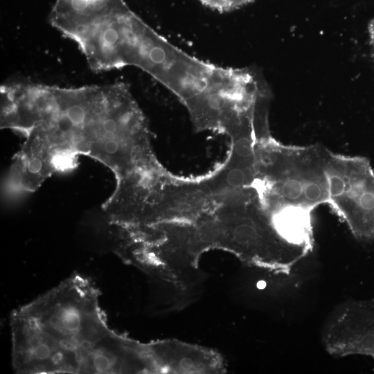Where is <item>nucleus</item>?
I'll return each mask as SVG.
<instances>
[{
  "instance_id": "nucleus-1",
  "label": "nucleus",
  "mask_w": 374,
  "mask_h": 374,
  "mask_svg": "<svg viewBox=\"0 0 374 374\" xmlns=\"http://www.w3.org/2000/svg\"><path fill=\"white\" fill-rule=\"evenodd\" d=\"M90 278L74 274L10 319L12 364L17 373H152L154 342L112 330Z\"/></svg>"
},
{
  "instance_id": "nucleus-2",
  "label": "nucleus",
  "mask_w": 374,
  "mask_h": 374,
  "mask_svg": "<svg viewBox=\"0 0 374 374\" xmlns=\"http://www.w3.org/2000/svg\"><path fill=\"white\" fill-rule=\"evenodd\" d=\"M50 20L96 71L134 65L148 72L161 43L123 0H57Z\"/></svg>"
},
{
  "instance_id": "nucleus-3",
  "label": "nucleus",
  "mask_w": 374,
  "mask_h": 374,
  "mask_svg": "<svg viewBox=\"0 0 374 374\" xmlns=\"http://www.w3.org/2000/svg\"><path fill=\"white\" fill-rule=\"evenodd\" d=\"M252 186L263 205H285L312 211L328 202L325 147L282 144L271 136L255 141Z\"/></svg>"
},
{
  "instance_id": "nucleus-4",
  "label": "nucleus",
  "mask_w": 374,
  "mask_h": 374,
  "mask_svg": "<svg viewBox=\"0 0 374 374\" xmlns=\"http://www.w3.org/2000/svg\"><path fill=\"white\" fill-rule=\"evenodd\" d=\"M328 202L361 241H374V170L368 159L325 148Z\"/></svg>"
},
{
  "instance_id": "nucleus-5",
  "label": "nucleus",
  "mask_w": 374,
  "mask_h": 374,
  "mask_svg": "<svg viewBox=\"0 0 374 374\" xmlns=\"http://www.w3.org/2000/svg\"><path fill=\"white\" fill-rule=\"evenodd\" d=\"M322 341L333 356L374 357V299L351 300L338 306L327 320Z\"/></svg>"
},
{
  "instance_id": "nucleus-6",
  "label": "nucleus",
  "mask_w": 374,
  "mask_h": 374,
  "mask_svg": "<svg viewBox=\"0 0 374 374\" xmlns=\"http://www.w3.org/2000/svg\"><path fill=\"white\" fill-rule=\"evenodd\" d=\"M11 166L6 181L7 193L13 196L35 191L51 175L58 172L53 149L29 134Z\"/></svg>"
},
{
  "instance_id": "nucleus-7",
  "label": "nucleus",
  "mask_w": 374,
  "mask_h": 374,
  "mask_svg": "<svg viewBox=\"0 0 374 374\" xmlns=\"http://www.w3.org/2000/svg\"><path fill=\"white\" fill-rule=\"evenodd\" d=\"M204 6L220 12L240 8L254 0H199Z\"/></svg>"
},
{
  "instance_id": "nucleus-8",
  "label": "nucleus",
  "mask_w": 374,
  "mask_h": 374,
  "mask_svg": "<svg viewBox=\"0 0 374 374\" xmlns=\"http://www.w3.org/2000/svg\"><path fill=\"white\" fill-rule=\"evenodd\" d=\"M368 33L370 37V42L373 48L374 55V19H373L368 25Z\"/></svg>"
}]
</instances>
